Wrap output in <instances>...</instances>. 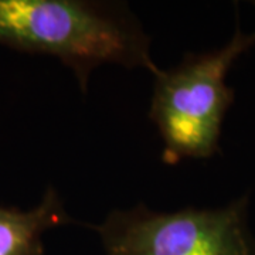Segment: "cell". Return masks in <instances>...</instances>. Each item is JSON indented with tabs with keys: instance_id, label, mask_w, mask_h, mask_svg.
I'll return each mask as SVG.
<instances>
[{
	"instance_id": "6da1fadb",
	"label": "cell",
	"mask_w": 255,
	"mask_h": 255,
	"mask_svg": "<svg viewBox=\"0 0 255 255\" xmlns=\"http://www.w3.org/2000/svg\"><path fill=\"white\" fill-rule=\"evenodd\" d=\"M0 46L57 57L85 95L92 71L102 64L160 68L150 37L125 3L88 0H0Z\"/></svg>"
},
{
	"instance_id": "7a4b0ae2",
	"label": "cell",
	"mask_w": 255,
	"mask_h": 255,
	"mask_svg": "<svg viewBox=\"0 0 255 255\" xmlns=\"http://www.w3.org/2000/svg\"><path fill=\"white\" fill-rule=\"evenodd\" d=\"M255 46V31L236 28L224 47L207 53H186L170 70L153 75L149 119L163 140L162 160L207 159L220 150L226 114L234 102L227 74L241 55Z\"/></svg>"
},
{
	"instance_id": "3957f363",
	"label": "cell",
	"mask_w": 255,
	"mask_h": 255,
	"mask_svg": "<svg viewBox=\"0 0 255 255\" xmlns=\"http://www.w3.org/2000/svg\"><path fill=\"white\" fill-rule=\"evenodd\" d=\"M248 203L243 196L220 209L173 213L139 203L114 210L104 223L90 227L100 234L107 255H255Z\"/></svg>"
},
{
	"instance_id": "277c9868",
	"label": "cell",
	"mask_w": 255,
	"mask_h": 255,
	"mask_svg": "<svg viewBox=\"0 0 255 255\" xmlns=\"http://www.w3.org/2000/svg\"><path fill=\"white\" fill-rule=\"evenodd\" d=\"M73 223L51 186L33 209L0 206V255H44V233Z\"/></svg>"
}]
</instances>
